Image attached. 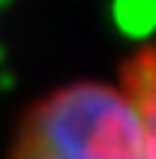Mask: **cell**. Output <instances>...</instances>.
I'll return each instance as SVG.
<instances>
[{"label": "cell", "instance_id": "3", "mask_svg": "<svg viewBox=\"0 0 156 159\" xmlns=\"http://www.w3.org/2000/svg\"><path fill=\"white\" fill-rule=\"evenodd\" d=\"M111 18L126 39H150L156 33V0H114Z\"/></svg>", "mask_w": 156, "mask_h": 159}, {"label": "cell", "instance_id": "4", "mask_svg": "<svg viewBox=\"0 0 156 159\" xmlns=\"http://www.w3.org/2000/svg\"><path fill=\"white\" fill-rule=\"evenodd\" d=\"M6 3H9V0H0V9H3V6H6Z\"/></svg>", "mask_w": 156, "mask_h": 159}, {"label": "cell", "instance_id": "1", "mask_svg": "<svg viewBox=\"0 0 156 159\" xmlns=\"http://www.w3.org/2000/svg\"><path fill=\"white\" fill-rule=\"evenodd\" d=\"M12 159H150L138 108L117 87L72 84L27 120Z\"/></svg>", "mask_w": 156, "mask_h": 159}, {"label": "cell", "instance_id": "2", "mask_svg": "<svg viewBox=\"0 0 156 159\" xmlns=\"http://www.w3.org/2000/svg\"><path fill=\"white\" fill-rule=\"evenodd\" d=\"M129 99L138 108V117L147 135V153L156 159V48L147 51L129 72Z\"/></svg>", "mask_w": 156, "mask_h": 159}]
</instances>
